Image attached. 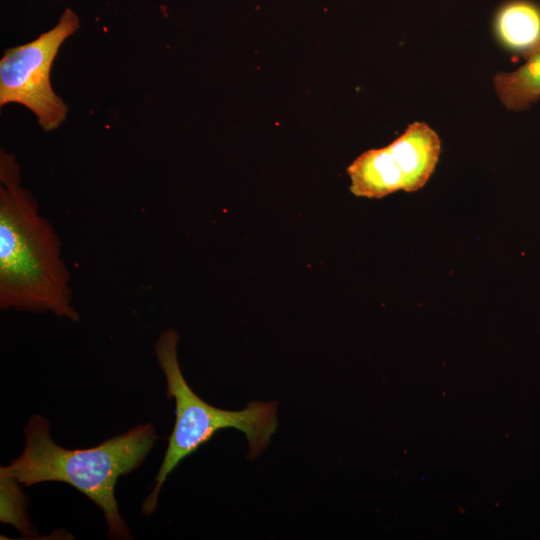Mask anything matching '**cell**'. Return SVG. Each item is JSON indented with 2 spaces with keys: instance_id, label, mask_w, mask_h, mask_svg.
<instances>
[{
  "instance_id": "7",
  "label": "cell",
  "mask_w": 540,
  "mask_h": 540,
  "mask_svg": "<svg viewBox=\"0 0 540 540\" xmlns=\"http://www.w3.org/2000/svg\"><path fill=\"white\" fill-rule=\"evenodd\" d=\"M494 31L508 51L525 57L540 43V7L528 0H512L497 11Z\"/></svg>"
},
{
  "instance_id": "3",
  "label": "cell",
  "mask_w": 540,
  "mask_h": 540,
  "mask_svg": "<svg viewBox=\"0 0 540 540\" xmlns=\"http://www.w3.org/2000/svg\"><path fill=\"white\" fill-rule=\"evenodd\" d=\"M178 333L164 330L153 344L154 354L167 383V396L175 401V423L155 478L152 492L142 513L152 514L168 475L187 456L208 442L220 430L243 432L249 443L247 458L255 459L269 445L278 426L277 401H252L238 411L214 407L201 399L185 380L177 356Z\"/></svg>"
},
{
  "instance_id": "6",
  "label": "cell",
  "mask_w": 540,
  "mask_h": 540,
  "mask_svg": "<svg viewBox=\"0 0 540 540\" xmlns=\"http://www.w3.org/2000/svg\"><path fill=\"white\" fill-rule=\"evenodd\" d=\"M350 192L357 197L381 199L403 190L402 172L388 146L360 154L348 167Z\"/></svg>"
},
{
  "instance_id": "5",
  "label": "cell",
  "mask_w": 540,
  "mask_h": 540,
  "mask_svg": "<svg viewBox=\"0 0 540 540\" xmlns=\"http://www.w3.org/2000/svg\"><path fill=\"white\" fill-rule=\"evenodd\" d=\"M388 148L402 172L403 191L411 193L424 187L434 172L441 141L426 123L414 122Z\"/></svg>"
},
{
  "instance_id": "4",
  "label": "cell",
  "mask_w": 540,
  "mask_h": 540,
  "mask_svg": "<svg viewBox=\"0 0 540 540\" xmlns=\"http://www.w3.org/2000/svg\"><path fill=\"white\" fill-rule=\"evenodd\" d=\"M79 28V19L66 9L51 30L35 40L5 50L0 60V106L19 103L30 109L46 132L66 118L67 105L50 83V71L59 48Z\"/></svg>"
},
{
  "instance_id": "1",
  "label": "cell",
  "mask_w": 540,
  "mask_h": 540,
  "mask_svg": "<svg viewBox=\"0 0 540 540\" xmlns=\"http://www.w3.org/2000/svg\"><path fill=\"white\" fill-rule=\"evenodd\" d=\"M0 307L78 321L62 243L20 183L15 157L0 155Z\"/></svg>"
},
{
  "instance_id": "9",
  "label": "cell",
  "mask_w": 540,
  "mask_h": 540,
  "mask_svg": "<svg viewBox=\"0 0 540 540\" xmlns=\"http://www.w3.org/2000/svg\"><path fill=\"white\" fill-rule=\"evenodd\" d=\"M18 480L9 472L7 466L0 468L1 522L10 524L23 535L34 533L26 514L27 499L22 493Z\"/></svg>"
},
{
  "instance_id": "8",
  "label": "cell",
  "mask_w": 540,
  "mask_h": 540,
  "mask_svg": "<svg viewBox=\"0 0 540 540\" xmlns=\"http://www.w3.org/2000/svg\"><path fill=\"white\" fill-rule=\"evenodd\" d=\"M524 58L525 63L518 69L498 73L494 77L500 101L515 111L527 109L540 97V43Z\"/></svg>"
},
{
  "instance_id": "2",
  "label": "cell",
  "mask_w": 540,
  "mask_h": 540,
  "mask_svg": "<svg viewBox=\"0 0 540 540\" xmlns=\"http://www.w3.org/2000/svg\"><path fill=\"white\" fill-rule=\"evenodd\" d=\"M156 440L154 426L140 424L98 446L67 449L53 441L48 421L34 415L25 427L23 452L7 468L24 486L48 481L73 486L101 509L109 537L127 539L130 533L119 513L116 484L142 464Z\"/></svg>"
}]
</instances>
